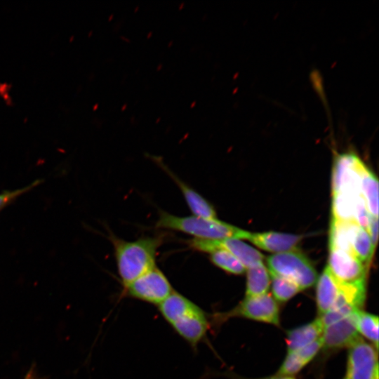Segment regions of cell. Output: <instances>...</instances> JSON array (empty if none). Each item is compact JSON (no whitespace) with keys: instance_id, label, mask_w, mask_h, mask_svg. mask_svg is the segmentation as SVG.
Instances as JSON below:
<instances>
[{"instance_id":"cell-1","label":"cell","mask_w":379,"mask_h":379,"mask_svg":"<svg viewBox=\"0 0 379 379\" xmlns=\"http://www.w3.org/2000/svg\"><path fill=\"white\" fill-rule=\"evenodd\" d=\"M164 319L190 346L197 349L210 328V319L197 304L173 291L158 305Z\"/></svg>"},{"instance_id":"cell-2","label":"cell","mask_w":379,"mask_h":379,"mask_svg":"<svg viewBox=\"0 0 379 379\" xmlns=\"http://www.w3.org/2000/svg\"><path fill=\"white\" fill-rule=\"evenodd\" d=\"M113 244L119 275L125 286L156 266V255L163 237H143L133 241L113 234Z\"/></svg>"},{"instance_id":"cell-3","label":"cell","mask_w":379,"mask_h":379,"mask_svg":"<svg viewBox=\"0 0 379 379\" xmlns=\"http://www.w3.org/2000/svg\"><path fill=\"white\" fill-rule=\"evenodd\" d=\"M156 227L182 232L196 239L221 240L245 239L247 231L224 222L217 218L207 219L194 215L176 216L161 211Z\"/></svg>"},{"instance_id":"cell-4","label":"cell","mask_w":379,"mask_h":379,"mask_svg":"<svg viewBox=\"0 0 379 379\" xmlns=\"http://www.w3.org/2000/svg\"><path fill=\"white\" fill-rule=\"evenodd\" d=\"M270 274L289 280L302 291L313 286L317 273L310 261L295 250L272 254L267 257Z\"/></svg>"},{"instance_id":"cell-5","label":"cell","mask_w":379,"mask_h":379,"mask_svg":"<svg viewBox=\"0 0 379 379\" xmlns=\"http://www.w3.org/2000/svg\"><path fill=\"white\" fill-rule=\"evenodd\" d=\"M232 317H243L254 321L279 325V308L275 299L269 293L246 296L232 310L212 315L211 325H220Z\"/></svg>"},{"instance_id":"cell-6","label":"cell","mask_w":379,"mask_h":379,"mask_svg":"<svg viewBox=\"0 0 379 379\" xmlns=\"http://www.w3.org/2000/svg\"><path fill=\"white\" fill-rule=\"evenodd\" d=\"M173 291L167 277L157 266L124 286L126 296L157 305Z\"/></svg>"},{"instance_id":"cell-7","label":"cell","mask_w":379,"mask_h":379,"mask_svg":"<svg viewBox=\"0 0 379 379\" xmlns=\"http://www.w3.org/2000/svg\"><path fill=\"white\" fill-rule=\"evenodd\" d=\"M364 162L354 152H345L335 156L332 173L333 194L349 192H360V173Z\"/></svg>"},{"instance_id":"cell-8","label":"cell","mask_w":379,"mask_h":379,"mask_svg":"<svg viewBox=\"0 0 379 379\" xmlns=\"http://www.w3.org/2000/svg\"><path fill=\"white\" fill-rule=\"evenodd\" d=\"M343 379H378V350L362 338L350 347Z\"/></svg>"},{"instance_id":"cell-9","label":"cell","mask_w":379,"mask_h":379,"mask_svg":"<svg viewBox=\"0 0 379 379\" xmlns=\"http://www.w3.org/2000/svg\"><path fill=\"white\" fill-rule=\"evenodd\" d=\"M193 249L210 253L215 249H223L234 255L246 269L262 262L264 255L258 250L238 239L210 240L193 238L187 241Z\"/></svg>"},{"instance_id":"cell-10","label":"cell","mask_w":379,"mask_h":379,"mask_svg":"<svg viewBox=\"0 0 379 379\" xmlns=\"http://www.w3.org/2000/svg\"><path fill=\"white\" fill-rule=\"evenodd\" d=\"M331 273L341 284L366 281L367 267L354 255L340 249H330L328 264Z\"/></svg>"},{"instance_id":"cell-11","label":"cell","mask_w":379,"mask_h":379,"mask_svg":"<svg viewBox=\"0 0 379 379\" xmlns=\"http://www.w3.org/2000/svg\"><path fill=\"white\" fill-rule=\"evenodd\" d=\"M356 312L324 327L321 335L322 349L349 348L361 338L356 328Z\"/></svg>"},{"instance_id":"cell-12","label":"cell","mask_w":379,"mask_h":379,"mask_svg":"<svg viewBox=\"0 0 379 379\" xmlns=\"http://www.w3.org/2000/svg\"><path fill=\"white\" fill-rule=\"evenodd\" d=\"M301 238L300 235L277 232H247L245 239L264 251L278 253L295 250Z\"/></svg>"},{"instance_id":"cell-13","label":"cell","mask_w":379,"mask_h":379,"mask_svg":"<svg viewBox=\"0 0 379 379\" xmlns=\"http://www.w3.org/2000/svg\"><path fill=\"white\" fill-rule=\"evenodd\" d=\"M158 163H159V166H161L178 186L189 208L194 214L193 215L207 219L217 218L216 212L209 201L185 182L182 181L167 167L163 165L162 162L159 161Z\"/></svg>"},{"instance_id":"cell-14","label":"cell","mask_w":379,"mask_h":379,"mask_svg":"<svg viewBox=\"0 0 379 379\" xmlns=\"http://www.w3.org/2000/svg\"><path fill=\"white\" fill-rule=\"evenodd\" d=\"M317 281L316 300L320 317L335 305L340 293V284L327 266Z\"/></svg>"},{"instance_id":"cell-15","label":"cell","mask_w":379,"mask_h":379,"mask_svg":"<svg viewBox=\"0 0 379 379\" xmlns=\"http://www.w3.org/2000/svg\"><path fill=\"white\" fill-rule=\"evenodd\" d=\"M324 325L319 317L311 322L288 330L286 342L287 352L302 348L319 339L324 331Z\"/></svg>"},{"instance_id":"cell-16","label":"cell","mask_w":379,"mask_h":379,"mask_svg":"<svg viewBox=\"0 0 379 379\" xmlns=\"http://www.w3.org/2000/svg\"><path fill=\"white\" fill-rule=\"evenodd\" d=\"M359 227L354 221L333 219L329 233L330 249H340L353 255L352 244Z\"/></svg>"},{"instance_id":"cell-17","label":"cell","mask_w":379,"mask_h":379,"mask_svg":"<svg viewBox=\"0 0 379 379\" xmlns=\"http://www.w3.org/2000/svg\"><path fill=\"white\" fill-rule=\"evenodd\" d=\"M360 192L370 215L378 216V182L374 173L363 166L360 173Z\"/></svg>"},{"instance_id":"cell-18","label":"cell","mask_w":379,"mask_h":379,"mask_svg":"<svg viewBox=\"0 0 379 379\" xmlns=\"http://www.w3.org/2000/svg\"><path fill=\"white\" fill-rule=\"evenodd\" d=\"M361 197V194L348 192L333 194V219L340 221H354L357 203Z\"/></svg>"},{"instance_id":"cell-19","label":"cell","mask_w":379,"mask_h":379,"mask_svg":"<svg viewBox=\"0 0 379 379\" xmlns=\"http://www.w3.org/2000/svg\"><path fill=\"white\" fill-rule=\"evenodd\" d=\"M246 270V296H257L267 293L270 287V278L263 262Z\"/></svg>"},{"instance_id":"cell-20","label":"cell","mask_w":379,"mask_h":379,"mask_svg":"<svg viewBox=\"0 0 379 379\" xmlns=\"http://www.w3.org/2000/svg\"><path fill=\"white\" fill-rule=\"evenodd\" d=\"M355 324L358 333L371 341L372 345L378 350V316L359 310L355 314Z\"/></svg>"},{"instance_id":"cell-21","label":"cell","mask_w":379,"mask_h":379,"mask_svg":"<svg viewBox=\"0 0 379 379\" xmlns=\"http://www.w3.org/2000/svg\"><path fill=\"white\" fill-rule=\"evenodd\" d=\"M374 249L367 230L359 227L352 244L353 255L368 267Z\"/></svg>"},{"instance_id":"cell-22","label":"cell","mask_w":379,"mask_h":379,"mask_svg":"<svg viewBox=\"0 0 379 379\" xmlns=\"http://www.w3.org/2000/svg\"><path fill=\"white\" fill-rule=\"evenodd\" d=\"M208 254L213 264L228 273L241 274L246 270L244 266L234 255L225 250L215 249Z\"/></svg>"},{"instance_id":"cell-23","label":"cell","mask_w":379,"mask_h":379,"mask_svg":"<svg viewBox=\"0 0 379 379\" xmlns=\"http://www.w3.org/2000/svg\"><path fill=\"white\" fill-rule=\"evenodd\" d=\"M272 278V291L273 298L279 302H286L301 291L299 287L292 281L279 276L270 274Z\"/></svg>"},{"instance_id":"cell-24","label":"cell","mask_w":379,"mask_h":379,"mask_svg":"<svg viewBox=\"0 0 379 379\" xmlns=\"http://www.w3.org/2000/svg\"><path fill=\"white\" fill-rule=\"evenodd\" d=\"M307 364V363L297 351L287 352V354L276 374L293 377Z\"/></svg>"},{"instance_id":"cell-25","label":"cell","mask_w":379,"mask_h":379,"mask_svg":"<svg viewBox=\"0 0 379 379\" xmlns=\"http://www.w3.org/2000/svg\"><path fill=\"white\" fill-rule=\"evenodd\" d=\"M41 181L36 180L32 184L22 187L21 189L15 190L13 191H6L2 193H0V210L2 209L5 206L8 204L11 201H13L15 198L20 195L24 194L27 191L30 190L34 187L37 185Z\"/></svg>"},{"instance_id":"cell-26","label":"cell","mask_w":379,"mask_h":379,"mask_svg":"<svg viewBox=\"0 0 379 379\" xmlns=\"http://www.w3.org/2000/svg\"><path fill=\"white\" fill-rule=\"evenodd\" d=\"M375 248L378 242V217L370 215L368 227L366 229Z\"/></svg>"},{"instance_id":"cell-27","label":"cell","mask_w":379,"mask_h":379,"mask_svg":"<svg viewBox=\"0 0 379 379\" xmlns=\"http://www.w3.org/2000/svg\"><path fill=\"white\" fill-rule=\"evenodd\" d=\"M227 375L229 376L230 379H295L291 376L281 375H277V374L271 375V376H267V377L258 378H246L238 376L233 373H231L230 375L227 374Z\"/></svg>"},{"instance_id":"cell-28","label":"cell","mask_w":379,"mask_h":379,"mask_svg":"<svg viewBox=\"0 0 379 379\" xmlns=\"http://www.w3.org/2000/svg\"><path fill=\"white\" fill-rule=\"evenodd\" d=\"M25 379H36V378L34 377L30 372L29 374L27 375Z\"/></svg>"}]
</instances>
